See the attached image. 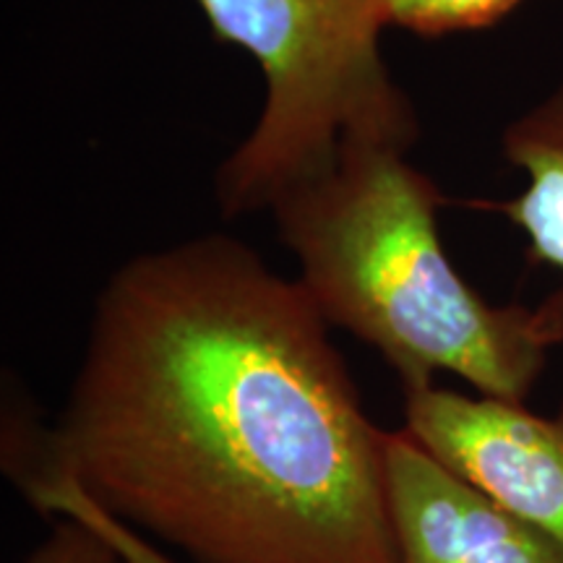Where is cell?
<instances>
[{
    "mask_svg": "<svg viewBox=\"0 0 563 563\" xmlns=\"http://www.w3.org/2000/svg\"><path fill=\"white\" fill-rule=\"evenodd\" d=\"M21 496L70 485L183 563H402L386 431L298 279L222 232L104 282L66 405L13 410Z\"/></svg>",
    "mask_w": 563,
    "mask_h": 563,
    "instance_id": "obj_1",
    "label": "cell"
},
{
    "mask_svg": "<svg viewBox=\"0 0 563 563\" xmlns=\"http://www.w3.org/2000/svg\"><path fill=\"white\" fill-rule=\"evenodd\" d=\"M415 136L347 131L332 157L269 203L279 241L329 327L368 344L402 391L452 373L525 405L563 342V287L540 306H493L441 243L446 196L412 165Z\"/></svg>",
    "mask_w": 563,
    "mask_h": 563,
    "instance_id": "obj_2",
    "label": "cell"
},
{
    "mask_svg": "<svg viewBox=\"0 0 563 563\" xmlns=\"http://www.w3.org/2000/svg\"><path fill=\"white\" fill-rule=\"evenodd\" d=\"M217 40L262 68V115L217 170L224 217L269 203L332 157L347 131L418 136L382 55L386 0H199Z\"/></svg>",
    "mask_w": 563,
    "mask_h": 563,
    "instance_id": "obj_3",
    "label": "cell"
},
{
    "mask_svg": "<svg viewBox=\"0 0 563 563\" xmlns=\"http://www.w3.org/2000/svg\"><path fill=\"white\" fill-rule=\"evenodd\" d=\"M402 431L449 473L563 545V402L538 415L431 384L405 391Z\"/></svg>",
    "mask_w": 563,
    "mask_h": 563,
    "instance_id": "obj_4",
    "label": "cell"
},
{
    "mask_svg": "<svg viewBox=\"0 0 563 563\" xmlns=\"http://www.w3.org/2000/svg\"><path fill=\"white\" fill-rule=\"evenodd\" d=\"M386 490L402 563H563V545L386 431Z\"/></svg>",
    "mask_w": 563,
    "mask_h": 563,
    "instance_id": "obj_5",
    "label": "cell"
},
{
    "mask_svg": "<svg viewBox=\"0 0 563 563\" xmlns=\"http://www.w3.org/2000/svg\"><path fill=\"white\" fill-rule=\"evenodd\" d=\"M504 154L527 175L525 191L509 201H485L527 235L530 262L563 274V87L509 123Z\"/></svg>",
    "mask_w": 563,
    "mask_h": 563,
    "instance_id": "obj_6",
    "label": "cell"
},
{
    "mask_svg": "<svg viewBox=\"0 0 563 563\" xmlns=\"http://www.w3.org/2000/svg\"><path fill=\"white\" fill-rule=\"evenodd\" d=\"M522 0H386V24L420 37L493 26Z\"/></svg>",
    "mask_w": 563,
    "mask_h": 563,
    "instance_id": "obj_7",
    "label": "cell"
},
{
    "mask_svg": "<svg viewBox=\"0 0 563 563\" xmlns=\"http://www.w3.org/2000/svg\"><path fill=\"white\" fill-rule=\"evenodd\" d=\"M34 509L47 519L60 517V514H70V517H79L81 514V519H87V522L95 525L104 538L118 545V551L129 559V563H183L178 559H173L167 551H162L159 545H154L146 538H141L139 532L129 530V527L118 522V519L108 517V514L97 509L84 493L70 488V485H53V488L42 490L37 501H34Z\"/></svg>",
    "mask_w": 563,
    "mask_h": 563,
    "instance_id": "obj_8",
    "label": "cell"
},
{
    "mask_svg": "<svg viewBox=\"0 0 563 563\" xmlns=\"http://www.w3.org/2000/svg\"><path fill=\"white\" fill-rule=\"evenodd\" d=\"M26 563H129V559L87 519L60 514L51 519V532Z\"/></svg>",
    "mask_w": 563,
    "mask_h": 563,
    "instance_id": "obj_9",
    "label": "cell"
}]
</instances>
